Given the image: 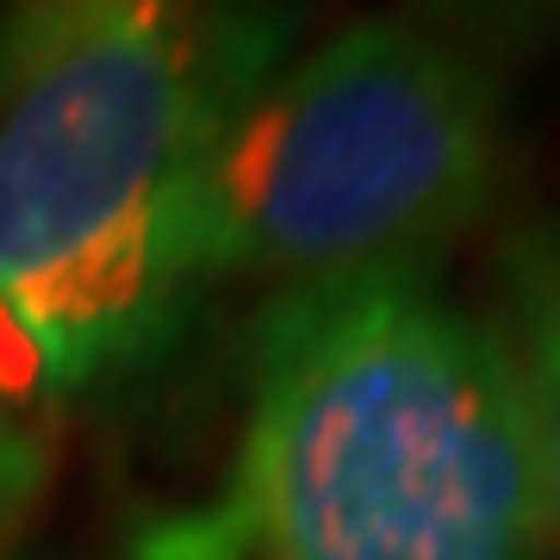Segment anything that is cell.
Here are the masks:
<instances>
[{
    "mask_svg": "<svg viewBox=\"0 0 560 560\" xmlns=\"http://www.w3.org/2000/svg\"><path fill=\"white\" fill-rule=\"evenodd\" d=\"M492 293H499L492 324L517 374L523 423H529L541 499L560 548V206L504 224L492 249Z\"/></svg>",
    "mask_w": 560,
    "mask_h": 560,
    "instance_id": "obj_4",
    "label": "cell"
},
{
    "mask_svg": "<svg viewBox=\"0 0 560 560\" xmlns=\"http://www.w3.org/2000/svg\"><path fill=\"white\" fill-rule=\"evenodd\" d=\"M511 150L504 69L460 32L361 20L293 50L212 175V287L436 268L492 212Z\"/></svg>",
    "mask_w": 560,
    "mask_h": 560,
    "instance_id": "obj_3",
    "label": "cell"
},
{
    "mask_svg": "<svg viewBox=\"0 0 560 560\" xmlns=\"http://www.w3.org/2000/svg\"><path fill=\"white\" fill-rule=\"evenodd\" d=\"M50 486V442L20 418H0V555Z\"/></svg>",
    "mask_w": 560,
    "mask_h": 560,
    "instance_id": "obj_5",
    "label": "cell"
},
{
    "mask_svg": "<svg viewBox=\"0 0 560 560\" xmlns=\"http://www.w3.org/2000/svg\"><path fill=\"white\" fill-rule=\"evenodd\" d=\"M13 57H20V13L0 20V94H7V75H13Z\"/></svg>",
    "mask_w": 560,
    "mask_h": 560,
    "instance_id": "obj_6",
    "label": "cell"
},
{
    "mask_svg": "<svg viewBox=\"0 0 560 560\" xmlns=\"http://www.w3.org/2000/svg\"><path fill=\"white\" fill-rule=\"evenodd\" d=\"M131 560H555L492 312L436 268L280 287L249 330L224 492Z\"/></svg>",
    "mask_w": 560,
    "mask_h": 560,
    "instance_id": "obj_2",
    "label": "cell"
},
{
    "mask_svg": "<svg viewBox=\"0 0 560 560\" xmlns=\"http://www.w3.org/2000/svg\"><path fill=\"white\" fill-rule=\"evenodd\" d=\"M287 7H25L0 94V418L94 399L168 355L212 293V175Z\"/></svg>",
    "mask_w": 560,
    "mask_h": 560,
    "instance_id": "obj_1",
    "label": "cell"
}]
</instances>
